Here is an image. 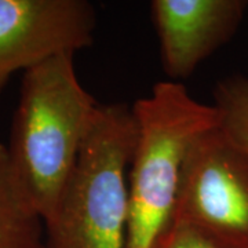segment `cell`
<instances>
[{"label": "cell", "instance_id": "6da1fadb", "mask_svg": "<svg viewBox=\"0 0 248 248\" xmlns=\"http://www.w3.org/2000/svg\"><path fill=\"white\" fill-rule=\"evenodd\" d=\"M75 54L24 72L13 119L10 161L36 210L47 221L78 164L99 107L80 83Z\"/></svg>", "mask_w": 248, "mask_h": 248}, {"label": "cell", "instance_id": "7a4b0ae2", "mask_svg": "<svg viewBox=\"0 0 248 248\" xmlns=\"http://www.w3.org/2000/svg\"><path fill=\"white\" fill-rule=\"evenodd\" d=\"M131 108L137 140L127 177V248H155L172 215L186 153L219 116L172 80L159 81Z\"/></svg>", "mask_w": 248, "mask_h": 248}, {"label": "cell", "instance_id": "3957f363", "mask_svg": "<svg viewBox=\"0 0 248 248\" xmlns=\"http://www.w3.org/2000/svg\"><path fill=\"white\" fill-rule=\"evenodd\" d=\"M137 140L133 108L104 104L53 215L47 248H127L130 167Z\"/></svg>", "mask_w": 248, "mask_h": 248}, {"label": "cell", "instance_id": "277c9868", "mask_svg": "<svg viewBox=\"0 0 248 248\" xmlns=\"http://www.w3.org/2000/svg\"><path fill=\"white\" fill-rule=\"evenodd\" d=\"M170 222L184 223L226 248H248V155L219 127L186 153Z\"/></svg>", "mask_w": 248, "mask_h": 248}, {"label": "cell", "instance_id": "5b68a950", "mask_svg": "<svg viewBox=\"0 0 248 248\" xmlns=\"http://www.w3.org/2000/svg\"><path fill=\"white\" fill-rule=\"evenodd\" d=\"M95 27L87 0H0V93L14 73L89 47Z\"/></svg>", "mask_w": 248, "mask_h": 248}, {"label": "cell", "instance_id": "8992f818", "mask_svg": "<svg viewBox=\"0 0 248 248\" xmlns=\"http://www.w3.org/2000/svg\"><path fill=\"white\" fill-rule=\"evenodd\" d=\"M247 4L244 0L151 1L164 73L172 81L192 76L202 62L234 36Z\"/></svg>", "mask_w": 248, "mask_h": 248}, {"label": "cell", "instance_id": "52a82bcc", "mask_svg": "<svg viewBox=\"0 0 248 248\" xmlns=\"http://www.w3.org/2000/svg\"><path fill=\"white\" fill-rule=\"evenodd\" d=\"M0 248H47L42 215L28 197L0 142Z\"/></svg>", "mask_w": 248, "mask_h": 248}, {"label": "cell", "instance_id": "ba28073f", "mask_svg": "<svg viewBox=\"0 0 248 248\" xmlns=\"http://www.w3.org/2000/svg\"><path fill=\"white\" fill-rule=\"evenodd\" d=\"M214 107L218 110L219 127L248 155V79L232 75L217 83Z\"/></svg>", "mask_w": 248, "mask_h": 248}, {"label": "cell", "instance_id": "9c48e42d", "mask_svg": "<svg viewBox=\"0 0 248 248\" xmlns=\"http://www.w3.org/2000/svg\"><path fill=\"white\" fill-rule=\"evenodd\" d=\"M155 248H226L184 223L170 222Z\"/></svg>", "mask_w": 248, "mask_h": 248}]
</instances>
